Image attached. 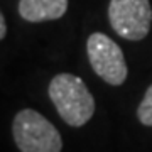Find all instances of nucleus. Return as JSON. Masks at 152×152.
I'll use <instances>...</instances> for the list:
<instances>
[{
  "instance_id": "obj_1",
  "label": "nucleus",
  "mask_w": 152,
  "mask_h": 152,
  "mask_svg": "<svg viewBox=\"0 0 152 152\" xmlns=\"http://www.w3.org/2000/svg\"><path fill=\"white\" fill-rule=\"evenodd\" d=\"M58 113L71 127H83L95 113V100L80 76L71 73L56 75L48 88Z\"/></svg>"
},
{
  "instance_id": "obj_7",
  "label": "nucleus",
  "mask_w": 152,
  "mask_h": 152,
  "mask_svg": "<svg viewBox=\"0 0 152 152\" xmlns=\"http://www.w3.org/2000/svg\"><path fill=\"white\" fill-rule=\"evenodd\" d=\"M7 36V24H5V17L4 14H0V39H5Z\"/></svg>"
},
{
  "instance_id": "obj_6",
  "label": "nucleus",
  "mask_w": 152,
  "mask_h": 152,
  "mask_svg": "<svg viewBox=\"0 0 152 152\" xmlns=\"http://www.w3.org/2000/svg\"><path fill=\"white\" fill-rule=\"evenodd\" d=\"M137 118L140 120L142 125L152 127V85L147 88V91H145V95H144V98H142V102L139 103Z\"/></svg>"
},
{
  "instance_id": "obj_3",
  "label": "nucleus",
  "mask_w": 152,
  "mask_h": 152,
  "mask_svg": "<svg viewBox=\"0 0 152 152\" xmlns=\"http://www.w3.org/2000/svg\"><path fill=\"white\" fill-rule=\"evenodd\" d=\"M86 54L93 71L112 86L124 85L129 75L124 51L102 32H93L86 41Z\"/></svg>"
},
{
  "instance_id": "obj_5",
  "label": "nucleus",
  "mask_w": 152,
  "mask_h": 152,
  "mask_svg": "<svg viewBox=\"0 0 152 152\" xmlns=\"http://www.w3.org/2000/svg\"><path fill=\"white\" fill-rule=\"evenodd\" d=\"M68 0H19V14L27 22L56 20L66 14Z\"/></svg>"
},
{
  "instance_id": "obj_2",
  "label": "nucleus",
  "mask_w": 152,
  "mask_h": 152,
  "mask_svg": "<svg viewBox=\"0 0 152 152\" xmlns=\"http://www.w3.org/2000/svg\"><path fill=\"white\" fill-rule=\"evenodd\" d=\"M12 135L20 152H61L63 149V139L58 129L31 108H24L15 115Z\"/></svg>"
},
{
  "instance_id": "obj_4",
  "label": "nucleus",
  "mask_w": 152,
  "mask_h": 152,
  "mask_svg": "<svg viewBox=\"0 0 152 152\" xmlns=\"http://www.w3.org/2000/svg\"><path fill=\"white\" fill-rule=\"evenodd\" d=\"M110 26L127 41H142L151 31L152 7L149 0H110Z\"/></svg>"
}]
</instances>
